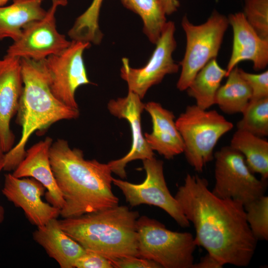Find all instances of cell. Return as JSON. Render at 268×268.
I'll return each mask as SVG.
<instances>
[{
	"mask_svg": "<svg viewBox=\"0 0 268 268\" xmlns=\"http://www.w3.org/2000/svg\"><path fill=\"white\" fill-rule=\"evenodd\" d=\"M180 208L196 231L197 246L224 265L247 267L257 240L246 218L241 202L215 195L205 178L187 174L175 196Z\"/></svg>",
	"mask_w": 268,
	"mask_h": 268,
	"instance_id": "1",
	"label": "cell"
},
{
	"mask_svg": "<svg viewBox=\"0 0 268 268\" xmlns=\"http://www.w3.org/2000/svg\"><path fill=\"white\" fill-rule=\"evenodd\" d=\"M49 159L64 200L60 211L63 218L119 205V198L112 191V172L108 163L85 159L81 150L71 148L62 138L53 141Z\"/></svg>",
	"mask_w": 268,
	"mask_h": 268,
	"instance_id": "2",
	"label": "cell"
},
{
	"mask_svg": "<svg viewBox=\"0 0 268 268\" xmlns=\"http://www.w3.org/2000/svg\"><path fill=\"white\" fill-rule=\"evenodd\" d=\"M21 59L23 90L16 113L22 128L18 142L5 154L3 170L14 171L26 155L25 146L32 134L43 132L60 121L77 119L79 110L62 103L52 93L44 60Z\"/></svg>",
	"mask_w": 268,
	"mask_h": 268,
	"instance_id": "3",
	"label": "cell"
},
{
	"mask_svg": "<svg viewBox=\"0 0 268 268\" xmlns=\"http://www.w3.org/2000/svg\"><path fill=\"white\" fill-rule=\"evenodd\" d=\"M137 211L117 205L79 216L58 220L60 227L85 250L111 261L138 256Z\"/></svg>",
	"mask_w": 268,
	"mask_h": 268,
	"instance_id": "4",
	"label": "cell"
},
{
	"mask_svg": "<svg viewBox=\"0 0 268 268\" xmlns=\"http://www.w3.org/2000/svg\"><path fill=\"white\" fill-rule=\"evenodd\" d=\"M184 144L183 153L189 164L200 173L213 159L219 139L232 130L233 124L216 111L188 106L175 121Z\"/></svg>",
	"mask_w": 268,
	"mask_h": 268,
	"instance_id": "5",
	"label": "cell"
},
{
	"mask_svg": "<svg viewBox=\"0 0 268 268\" xmlns=\"http://www.w3.org/2000/svg\"><path fill=\"white\" fill-rule=\"evenodd\" d=\"M138 256L154 261L164 268H192L197 247L189 232L167 229L153 218L139 217L136 224Z\"/></svg>",
	"mask_w": 268,
	"mask_h": 268,
	"instance_id": "6",
	"label": "cell"
},
{
	"mask_svg": "<svg viewBox=\"0 0 268 268\" xmlns=\"http://www.w3.org/2000/svg\"><path fill=\"white\" fill-rule=\"evenodd\" d=\"M181 24L186 37V47L179 63L181 71L177 88L185 91L197 73L209 61L216 59L229 24L228 17L214 10L201 24H193L186 15Z\"/></svg>",
	"mask_w": 268,
	"mask_h": 268,
	"instance_id": "7",
	"label": "cell"
},
{
	"mask_svg": "<svg viewBox=\"0 0 268 268\" xmlns=\"http://www.w3.org/2000/svg\"><path fill=\"white\" fill-rule=\"evenodd\" d=\"M213 158L215 184L211 192L215 195L244 206L265 195L267 180L259 179L254 175L239 151L225 146L214 154Z\"/></svg>",
	"mask_w": 268,
	"mask_h": 268,
	"instance_id": "8",
	"label": "cell"
},
{
	"mask_svg": "<svg viewBox=\"0 0 268 268\" xmlns=\"http://www.w3.org/2000/svg\"><path fill=\"white\" fill-rule=\"evenodd\" d=\"M146 177L140 184H134L113 178L112 183L122 191L132 207L142 204L158 207L167 213L181 227L190 226L167 186L163 171V162L153 157L142 160Z\"/></svg>",
	"mask_w": 268,
	"mask_h": 268,
	"instance_id": "9",
	"label": "cell"
},
{
	"mask_svg": "<svg viewBox=\"0 0 268 268\" xmlns=\"http://www.w3.org/2000/svg\"><path fill=\"white\" fill-rule=\"evenodd\" d=\"M90 46L89 43L71 40L62 52L44 60L52 93L62 103L74 109L79 110L76 90L91 83L83 58L84 51Z\"/></svg>",
	"mask_w": 268,
	"mask_h": 268,
	"instance_id": "10",
	"label": "cell"
},
{
	"mask_svg": "<svg viewBox=\"0 0 268 268\" xmlns=\"http://www.w3.org/2000/svg\"><path fill=\"white\" fill-rule=\"evenodd\" d=\"M175 31V23L167 22L151 57L143 67L133 68L127 58L122 59L121 76L127 83L129 91L141 99L151 86L160 83L166 75L176 73L179 70V65L172 58L177 46Z\"/></svg>",
	"mask_w": 268,
	"mask_h": 268,
	"instance_id": "11",
	"label": "cell"
},
{
	"mask_svg": "<svg viewBox=\"0 0 268 268\" xmlns=\"http://www.w3.org/2000/svg\"><path fill=\"white\" fill-rule=\"evenodd\" d=\"M67 3V0H52L46 15L25 25L19 38L7 48L6 55L41 61L66 49L71 41L57 30L55 13L58 6Z\"/></svg>",
	"mask_w": 268,
	"mask_h": 268,
	"instance_id": "12",
	"label": "cell"
},
{
	"mask_svg": "<svg viewBox=\"0 0 268 268\" xmlns=\"http://www.w3.org/2000/svg\"><path fill=\"white\" fill-rule=\"evenodd\" d=\"M141 100L137 94L128 91L126 96L112 99L107 105L112 115L128 122L131 130L132 140L129 152L123 157L108 163L112 172L122 179L127 177L125 168L130 162L154 157L153 151L147 143L142 131L141 116L144 110V104Z\"/></svg>",
	"mask_w": 268,
	"mask_h": 268,
	"instance_id": "13",
	"label": "cell"
},
{
	"mask_svg": "<svg viewBox=\"0 0 268 268\" xmlns=\"http://www.w3.org/2000/svg\"><path fill=\"white\" fill-rule=\"evenodd\" d=\"M45 188L31 177L17 178L4 175L2 193L16 207L21 208L29 221L37 227L57 218L61 209L42 201Z\"/></svg>",
	"mask_w": 268,
	"mask_h": 268,
	"instance_id": "14",
	"label": "cell"
},
{
	"mask_svg": "<svg viewBox=\"0 0 268 268\" xmlns=\"http://www.w3.org/2000/svg\"><path fill=\"white\" fill-rule=\"evenodd\" d=\"M23 86L21 59L5 55L0 59V140L5 153L14 146L10 123L16 114Z\"/></svg>",
	"mask_w": 268,
	"mask_h": 268,
	"instance_id": "15",
	"label": "cell"
},
{
	"mask_svg": "<svg viewBox=\"0 0 268 268\" xmlns=\"http://www.w3.org/2000/svg\"><path fill=\"white\" fill-rule=\"evenodd\" d=\"M228 19L232 27L233 40L231 55L225 69L226 76L238 64L246 60L252 62L256 70L265 69L268 64V40L257 33L243 12L230 14Z\"/></svg>",
	"mask_w": 268,
	"mask_h": 268,
	"instance_id": "16",
	"label": "cell"
},
{
	"mask_svg": "<svg viewBox=\"0 0 268 268\" xmlns=\"http://www.w3.org/2000/svg\"><path fill=\"white\" fill-rule=\"evenodd\" d=\"M53 139L46 137L26 151L24 159L12 174L17 178L31 177L41 183L48 191L47 201L60 209L64 200L53 173L49 159V150Z\"/></svg>",
	"mask_w": 268,
	"mask_h": 268,
	"instance_id": "17",
	"label": "cell"
},
{
	"mask_svg": "<svg viewBox=\"0 0 268 268\" xmlns=\"http://www.w3.org/2000/svg\"><path fill=\"white\" fill-rule=\"evenodd\" d=\"M144 110L151 117L152 131L145 133L144 138L153 151L167 159L183 153L184 144L176 127L172 112L155 102L144 104Z\"/></svg>",
	"mask_w": 268,
	"mask_h": 268,
	"instance_id": "18",
	"label": "cell"
},
{
	"mask_svg": "<svg viewBox=\"0 0 268 268\" xmlns=\"http://www.w3.org/2000/svg\"><path fill=\"white\" fill-rule=\"evenodd\" d=\"M33 237L61 268H74L76 260L85 251L60 227L57 218L38 227L33 233Z\"/></svg>",
	"mask_w": 268,
	"mask_h": 268,
	"instance_id": "19",
	"label": "cell"
},
{
	"mask_svg": "<svg viewBox=\"0 0 268 268\" xmlns=\"http://www.w3.org/2000/svg\"><path fill=\"white\" fill-rule=\"evenodd\" d=\"M44 0H12L9 5L0 6V41H16L25 25L43 18L47 11L41 6Z\"/></svg>",
	"mask_w": 268,
	"mask_h": 268,
	"instance_id": "20",
	"label": "cell"
},
{
	"mask_svg": "<svg viewBox=\"0 0 268 268\" xmlns=\"http://www.w3.org/2000/svg\"><path fill=\"white\" fill-rule=\"evenodd\" d=\"M226 71L216 59L209 61L196 75L187 89L189 96L194 98L196 105L207 110L215 104L216 93Z\"/></svg>",
	"mask_w": 268,
	"mask_h": 268,
	"instance_id": "21",
	"label": "cell"
},
{
	"mask_svg": "<svg viewBox=\"0 0 268 268\" xmlns=\"http://www.w3.org/2000/svg\"><path fill=\"white\" fill-rule=\"evenodd\" d=\"M239 151L253 173H257L261 178H268V141L262 137L237 130L233 135L230 145Z\"/></svg>",
	"mask_w": 268,
	"mask_h": 268,
	"instance_id": "22",
	"label": "cell"
},
{
	"mask_svg": "<svg viewBox=\"0 0 268 268\" xmlns=\"http://www.w3.org/2000/svg\"><path fill=\"white\" fill-rule=\"evenodd\" d=\"M226 77V83L219 87L216 93L215 104L228 115L242 113L252 98V90L237 66Z\"/></svg>",
	"mask_w": 268,
	"mask_h": 268,
	"instance_id": "23",
	"label": "cell"
},
{
	"mask_svg": "<svg viewBox=\"0 0 268 268\" xmlns=\"http://www.w3.org/2000/svg\"><path fill=\"white\" fill-rule=\"evenodd\" d=\"M127 9L138 15L143 31L149 41L155 44L167 23L166 14L159 0H121Z\"/></svg>",
	"mask_w": 268,
	"mask_h": 268,
	"instance_id": "24",
	"label": "cell"
},
{
	"mask_svg": "<svg viewBox=\"0 0 268 268\" xmlns=\"http://www.w3.org/2000/svg\"><path fill=\"white\" fill-rule=\"evenodd\" d=\"M104 0H92L87 9L76 18L67 32L72 40L99 45L103 35L99 25V18Z\"/></svg>",
	"mask_w": 268,
	"mask_h": 268,
	"instance_id": "25",
	"label": "cell"
},
{
	"mask_svg": "<svg viewBox=\"0 0 268 268\" xmlns=\"http://www.w3.org/2000/svg\"><path fill=\"white\" fill-rule=\"evenodd\" d=\"M242 113L237 130L260 137L268 135V97L250 100Z\"/></svg>",
	"mask_w": 268,
	"mask_h": 268,
	"instance_id": "26",
	"label": "cell"
},
{
	"mask_svg": "<svg viewBox=\"0 0 268 268\" xmlns=\"http://www.w3.org/2000/svg\"><path fill=\"white\" fill-rule=\"evenodd\" d=\"M246 220L256 240H268V197L265 195L244 206Z\"/></svg>",
	"mask_w": 268,
	"mask_h": 268,
	"instance_id": "27",
	"label": "cell"
},
{
	"mask_svg": "<svg viewBox=\"0 0 268 268\" xmlns=\"http://www.w3.org/2000/svg\"><path fill=\"white\" fill-rule=\"evenodd\" d=\"M243 13L257 33L268 40V0H245Z\"/></svg>",
	"mask_w": 268,
	"mask_h": 268,
	"instance_id": "28",
	"label": "cell"
},
{
	"mask_svg": "<svg viewBox=\"0 0 268 268\" xmlns=\"http://www.w3.org/2000/svg\"><path fill=\"white\" fill-rule=\"evenodd\" d=\"M239 72L252 90L251 99L268 97V70L259 74H254L246 72L239 68Z\"/></svg>",
	"mask_w": 268,
	"mask_h": 268,
	"instance_id": "29",
	"label": "cell"
},
{
	"mask_svg": "<svg viewBox=\"0 0 268 268\" xmlns=\"http://www.w3.org/2000/svg\"><path fill=\"white\" fill-rule=\"evenodd\" d=\"M76 268H113L111 261L95 252L85 250L75 261Z\"/></svg>",
	"mask_w": 268,
	"mask_h": 268,
	"instance_id": "30",
	"label": "cell"
},
{
	"mask_svg": "<svg viewBox=\"0 0 268 268\" xmlns=\"http://www.w3.org/2000/svg\"><path fill=\"white\" fill-rule=\"evenodd\" d=\"M115 268H161L153 261L137 256H128L111 261Z\"/></svg>",
	"mask_w": 268,
	"mask_h": 268,
	"instance_id": "31",
	"label": "cell"
},
{
	"mask_svg": "<svg viewBox=\"0 0 268 268\" xmlns=\"http://www.w3.org/2000/svg\"><path fill=\"white\" fill-rule=\"evenodd\" d=\"M224 265L208 253L200 261L194 263L192 268H222Z\"/></svg>",
	"mask_w": 268,
	"mask_h": 268,
	"instance_id": "32",
	"label": "cell"
},
{
	"mask_svg": "<svg viewBox=\"0 0 268 268\" xmlns=\"http://www.w3.org/2000/svg\"><path fill=\"white\" fill-rule=\"evenodd\" d=\"M166 15H170L178 9L180 6L178 0H159Z\"/></svg>",
	"mask_w": 268,
	"mask_h": 268,
	"instance_id": "33",
	"label": "cell"
},
{
	"mask_svg": "<svg viewBox=\"0 0 268 268\" xmlns=\"http://www.w3.org/2000/svg\"><path fill=\"white\" fill-rule=\"evenodd\" d=\"M5 152L4 151L0 140V173L3 170Z\"/></svg>",
	"mask_w": 268,
	"mask_h": 268,
	"instance_id": "34",
	"label": "cell"
},
{
	"mask_svg": "<svg viewBox=\"0 0 268 268\" xmlns=\"http://www.w3.org/2000/svg\"><path fill=\"white\" fill-rule=\"evenodd\" d=\"M4 218V210L2 206L0 204V224L3 222Z\"/></svg>",
	"mask_w": 268,
	"mask_h": 268,
	"instance_id": "35",
	"label": "cell"
},
{
	"mask_svg": "<svg viewBox=\"0 0 268 268\" xmlns=\"http://www.w3.org/2000/svg\"><path fill=\"white\" fill-rule=\"evenodd\" d=\"M9 0H0V6H4Z\"/></svg>",
	"mask_w": 268,
	"mask_h": 268,
	"instance_id": "36",
	"label": "cell"
}]
</instances>
